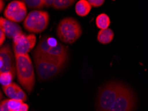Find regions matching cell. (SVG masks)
<instances>
[{
    "instance_id": "4fadbf2b",
    "label": "cell",
    "mask_w": 148,
    "mask_h": 111,
    "mask_svg": "<svg viewBox=\"0 0 148 111\" xmlns=\"http://www.w3.org/2000/svg\"><path fill=\"white\" fill-rule=\"evenodd\" d=\"M114 37V33L112 29L107 28L100 29L97 35L98 41L103 45L108 44L112 41Z\"/></svg>"
},
{
    "instance_id": "8fae6325",
    "label": "cell",
    "mask_w": 148,
    "mask_h": 111,
    "mask_svg": "<svg viewBox=\"0 0 148 111\" xmlns=\"http://www.w3.org/2000/svg\"><path fill=\"white\" fill-rule=\"evenodd\" d=\"M0 29L6 37L12 39L17 34L22 33L21 28L17 23L1 17H0Z\"/></svg>"
},
{
    "instance_id": "ffe728a7",
    "label": "cell",
    "mask_w": 148,
    "mask_h": 111,
    "mask_svg": "<svg viewBox=\"0 0 148 111\" xmlns=\"http://www.w3.org/2000/svg\"><path fill=\"white\" fill-rule=\"evenodd\" d=\"M88 1L91 7H94V8H99L105 2L104 0H89Z\"/></svg>"
},
{
    "instance_id": "ac0fdd59",
    "label": "cell",
    "mask_w": 148,
    "mask_h": 111,
    "mask_svg": "<svg viewBox=\"0 0 148 111\" xmlns=\"http://www.w3.org/2000/svg\"><path fill=\"white\" fill-rule=\"evenodd\" d=\"M26 7L30 9H41L45 8L43 0H25L23 1Z\"/></svg>"
},
{
    "instance_id": "cb8c5ba5",
    "label": "cell",
    "mask_w": 148,
    "mask_h": 111,
    "mask_svg": "<svg viewBox=\"0 0 148 111\" xmlns=\"http://www.w3.org/2000/svg\"><path fill=\"white\" fill-rule=\"evenodd\" d=\"M5 35L4 33L0 29V46H1L3 43L5 41Z\"/></svg>"
},
{
    "instance_id": "484cf974",
    "label": "cell",
    "mask_w": 148,
    "mask_h": 111,
    "mask_svg": "<svg viewBox=\"0 0 148 111\" xmlns=\"http://www.w3.org/2000/svg\"><path fill=\"white\" fill-rule=\"evenodd\" d=\"M2 67H3V60H2L1 57L0 56V70L1 69Z\"/></svg>"
},
{
    "instance_id": "d4e9b609",
    "label": "cell",
    "mask_w": 148,
    "mask_h": 111,
    "mask_svg": "<svg viewBox=\"0 0 148 111\" xmlns=\"http://www.w3.org/2000/svg\"><path fill=\"white\" fill-rule=\"evenodd\" d=\"M4 6H5V3H4V1H2V0H0V13H1L2 10H3Z\"/></svg>"
},
{
    "instance_id": "603a6c76",
    "label": "cell",
    "mask_w": 148,
    "mask_h": 111,
    "mask_svg": "<svg viewBox=\"0 0 148 111\" xmlns=\"http://www.w3.org/2000/svg\"><path fill=\"white\" fill-rule=\"evenodd\" d=\"M53 3H54V0H43L44 7H46V8L53 7Z\"/></svg>"
},
{
    "instance_id": "2e32d148",
    "label": "cell",
    "mask_w": 148,
    "mask_h": 111,
    "mask_svg": "<svg viewBox=\"0 0 148 111\" xmlns=\"http://www.w3.org/2000/svg\"><path fill=\"white\" fill-rule=\"evenodd\" d=\"M75 0H54L53 8L55 10H65L73 6Z\"/></svg>"
},
{
    "instance_id": "7c38bea8",
    "label": "cell",
    "mask_w": 148,
    "mask_h": 111,
    "mask_svg": "<svg viewBox=\"0 0 148 111\" xmlns=\"http://www.w3.org/2000/svg\"><path fill=\"white\" fill-rule=\"evenodd\" d=\"M2 89L6 96L10 98V99H15L23 102L27 99L25 92L16 83H12L7 86H3Z\"/></svg>"
},
{
    "instance_id": "d6986e66",
    "label": "cell",
    "mask_w": 148,
    "mask_h": 111,
    "mask_svg": "<svg viewBox=\"0 0 148 111\" xmlns=\"http://www.w3.org/2000/svg\"><path fill=\"white\" fill-rule=\"evenodd\" d=\"M23 103V101L19 100H15V99H8V106L10 111L15 110L20 107L22 104Z\"/></svg>"
},
{
    "instance_id": "5b68a950",
    "label": "cell",
    "mask_w": 148,
    "mask_h": 111,
    "mask_svg": "<svg viewBox=\"0 0 148 111\" xmlns=\"http://www.w3.org/2000/svg\"><path fill=\"white\" fill-rule=\"evenodd\" d=\"M35 51L52 57L69 60L68 47L61 43L57 42L53 37H42Z\"/></svg>"
},
{
    "instance_id": "277c9868",
    "label": "cell",
    "mask_w": 148,
    "mask_h": 111,
    "mask_svg": "<svg viewBox=\"0 0 148 111\" xmlns=\"http://www.w3.org/2000/svg\"><path fill=\"white\" fill-rule=\"evenodd\" d=\"M82 33L81 25L73 17H65L58 24L57 35L66 44H73L79 39Z\"/></svg>"
},
{
    "instance_id": "e0dca14e",
    "label": "cell",
    "mask_w": 148,
    "mask_h": 111,
    "mask_svg": "<svg viewBox=\"0 0 148 111\" xmlns=\"http://www.w3.org/2000/svg\"><path fill=\"white\" fill-rule=\"evenodd\" d=\"M14 76L10 71L0 72V83L3 86H7L13 83Z\"/></svg>"
},
{
    "instance_id": "6da1fadb",
    "label": "cell",
    "mask_w": 148,
    "mask_h": 111,
    "mask_svg": "<svg viewBox=\"0 0 148 111\" xmlns=\"http://www.w3.org/2000/svg\"><path fill=\"white\" fill-rule=\"evenodd\" d=\"M35 67L40 81H47L59 74L66 65V62L34 51Z\"/></svg>"
},
{
    "instance_id": "30bf717a",
    "label": "cell",
    "mask_w": 148,
    "mask_h": 111,
    "mask_svg": "<svg viewBox=\"0 0 148 111\" xmlns=\"http://www.w3.org/2000/svg\"><path fill=\"white\" fill-rule=\"evenodd\" d=\"M0 56L3 60V67L0 70V72L10 71L15 75V65L14 63V55L8 45H4L0 48Z\"/></svg>"
},
{
    "instance_id": "44dd1931",
    "label": "cell",
    "mask_w": 148,
    "mask_h": 111,
    "mask_svg": "<svg viewBox=\"0 0 148 111\" xmlns=\"http://www.w3.org/2000/svg\"><path fill=\"white\" fill-rule=\"evenodd\" d=\"M8 99H5L0 103V111H10L8 106Z\"/></svg>"
},
{
    "instance_id": "52a82bcc",
    "label": "cell",
    "mask_w": 148,
    "mask_h": 111,
    "mask_svg": "<svg viewBox=\"0 0 148 111\" xmlns=\"http://www.w3.org/2000/svg\"><path fill=\"white\" fill-rule=\"evenodd\" d=\"M136 105L135 92L130 87L125 85L109 111H134Z\"/></svg>"
},
{
    "instance_id": "4316f807",
    "label": "cell",
    "mask_w": 148,
    "mask_h": 111,
    "mask_svg": "<svg viewBox=\"0 0 148 111\" xmlns=\"http://www.w3.org/2000/svg\"><path fill=\"white\" fill-rule=\"evenodd\" d=\"M2 97H3V95H2L1 90H0V101H1V100L2 99Z\"/></svg>"
},
{
    "instance_id": "7402d4cb",
    "label": "cell",
    "mask_w": 148,
    "mask_h": 111,
    "mask_svg": "<svg viewBox=\"0 0 148 111\" xmlns=\"http://www.w3.org/2000/svg\"><path fill=\"white\" fill-rule=\"evenodd\" d=\"M29 110V106L25 103H23L22 105L20 106V107L18 108V109L15 110H12V111H28Z\"/></svg>"
},
{
    "instance_id": "9c48e42d",
    "label": "cell",
    "mask_w": 148,
    "mask_h": 111,
    "mask_svg": "<svg viewBox=\"0 0 148 111\" xmlns=\"http://www.w3.org/2000/svg\"><path fill=\"white\" fill-rule=\"evenodd\" d=\"M4 16L7 19L14 23L21 22L27 16V7L23 1L10 2L4 11Z\"/></svg>"
},
{
    "instance_id": "3957f363",
    "label": "cell",
    "mask_w": 148,
    "mask_h": 111,
    "mask_svg": "<svg viewBox=\"0 0 148 111\" xmlns=\"http://www.w3.org/2000/svg\"><path fill=\"white\" fill-rule=\"evenodd\" d=\"M15 70L19 83L29 93L34 88L35 76L32 61L28 54L15 55Z\"/></svg>"
},
{
    "instance_id": "ba28073f",
    "label": "cell",
    "mask_w": 148,
    "mask_h": 111,
    "mask_svg": "<svg viewBox=\"0 0 148 111\" xmlns=\"http://www.w3.org/2000/svg\"><path fill=\"white\" fill-rule=\"evenodd\" d=\"M36 41L37 38L34 34L25 35L23 32L17 34L13 38V47L15 55L28 54L35 47Z\"/></svg>"
},
{
    "instance_id": "9a60e30c",
    "label": "cell",
    "mask_w": 148,
    "mask_h": 111,
    "mask_svg": "<svg viewBox=\"0 0 148 111\" xmlns=\"http://www.w3.org/2000/svg\"><path fill=\"white\" fill-rule=\"evenodd\" d=\"M110 25V19L108 15L104 13H102L96 18V26L98 29H105L108 28Z\"/></svg>"
},
{
    "instance_id": "5bb4252c",
    "label": "cell",
    "mask_w": 148,
    "mask_h": 111,
    "mask_svg": "<svg viewBox=\"0 0 148 111\" xmlns=\"http://www.w3.org/2000/svg\"><path fill=\"white\" fill-rule=\"evenodd\" d=\"M92 7L87 0H80L75 6V11L78 16L85 17L89 14Z\"/></svg>"
},
{
    "instance_id": "7a4b0ae2",
    "label": "cell",
    "mask_w": 148,
    "mask_h": 111,
    "mask_svg": "<svg viewBox=\"0 0 148 111\" xmlns=\"http://www.w3.org/2000/svg\"><path fill=\"white\" fill-rule=\"evenodd\" d=\"M125 84L118 81H110L105 83L98 90L96 107L98 111H109L120 94Z\"/></svg>"
},
{
    "instance_id": "8992f818",
    "label": "cell",
    "mask_w": 148,
    "mask_h": 111,
    "mask_svg": "<svg viewBox=\"0 0 148 111\" xmlns=\"http://www.w3.org/2000/svg\"><path fill=\"white\" fill-rule=\"evenodd\" d=\"M49 15L45 11L35 10L31 11L25 18L23 27L29 32L41 33L47 28Z\"/></svg>"
}]
</instances>
